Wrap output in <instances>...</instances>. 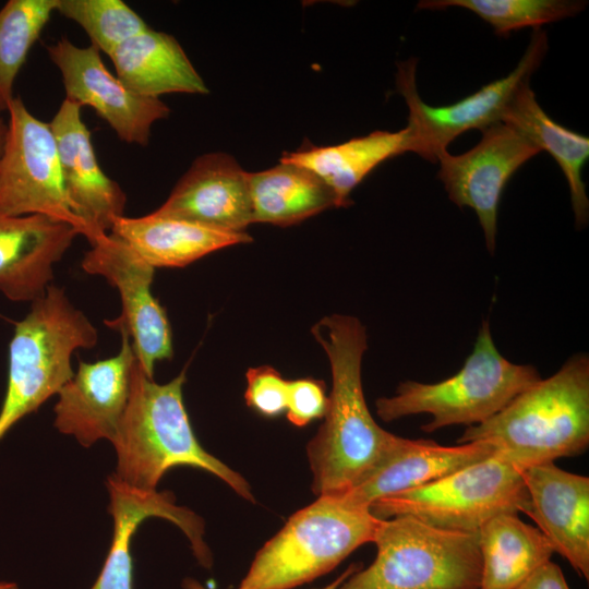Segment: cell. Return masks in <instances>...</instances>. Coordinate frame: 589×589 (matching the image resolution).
I'll use <instances>...</instances> for the list:
<instances>
[{
    "instance_id": "obj_1",
    "label": "cell",
    "mask_w": 589,
    "mask_h": 589,
    "mask_svg": "<svg viewBox=\"0 0 589 589\" xmlns=\"http://www.w3.org/2000/svg\"><path fill=\"white\" fill-rule=\"evenodd\" d=\"M312 334L332 372L324 422L306 447L312 490L317 496H338L380 464L397 435L376 423L365 402L361 366L368 337L363 324L351 315L333 314L320 320Z\"/></svg>"
},
{
    "instance_id": "obj_2",
    "label": "cell",
    "mask_w": 589,
    "mask_h": 589,
    "mask_svg": "<svg viewBox=\"0 0 589 589\" xmlns=\"http://www.w3.org/2000/svg\"><path fill=\"white\" fill-rule=\"evenodd\" d=\"M184 383V370L168 383H156L135 360L129 401L111 442L117 456L112 474L132 488L155 491L169 469L189 466L216 476L254 502L247 480L197 441L183 402Z\"/></svg>"
},
{
    "instance_id": "obj_3",
    "label": "cell",
    "mask_w": 589,
    "mask_h": 589,
    "mask_svg": "<svg viewBox=\"0 0 589 589\" xmlns=\"http://www.w3.org/2000/svg\"><path fill=\"white\" fill-rule=\"evenodd\" d=\"M486 442L524 470L582 454L589 445V358L573 356L552 376L517 395L457 443Z\"/></svg>"
},
{
    "instance_id": "obj_4",
    "label": "cell",
    "mask_w": 589,
    "mask_h": 589,
    "mask_svg": "<svg viewBox=\"0 0 589 589\" xmlns=\"http://www.w3.org/2000/svg\"><path fill=\"white\" fill-rule=\"evenodd\" d=\"M97 340V329L88 317L74 306L63 288L50 284L15 324L9 344L0 440L26 414L58 394L74 375V351L93 348Z\"/></svg>"
},
{
    "instance_id": "obj_5",
    "label": "cell",
    "mask_w": 589,
    "mask_h": 589,
    "mask_svg": "<svg viewBox=\"0 0 589 589\" xmlns=\"http://www.w3.org/2000/svg\"><path fill=\"white\" fill-rule=\"evenodd\" d=\"M382 519L342 496H317L255 554L237 589H292L334 569L373 542Z\"/></svg>"
},
{
    "instance_id": "obj_6",
    "label": "cell",
    "mask_w": 589,
    "mask_h": 589,
    "mask_svg": "<svg viewBox=\"0 0 589 589\" xmlns=\"http://www.w3.org/2000/svg\"><path fill=\"white\" fill-rule=\"evenodd\" d=\"M530 364H516L497 350L483 321L472 352L453 376L436 383L406 381L395 395L376 400V413L386 421L428 413L431 421L421 430L480 424L506 407L517 395L540 380Z\"/></svg>"
},
{
    "instance_id": "obj_7",
    "label": "cell",
    "mask_w": 589,
    "mask_h": 589,
    "mask_svg": "<svg viewBox=\"0 0 589 589\" xmlns=\"http://www.w3.org/2000/svg\"><path fill=\"white\" fill-rule=\"evenodd\" d=\"M377 552L337 589H479L482 560L478 532L428 525L412 516L382 519Z\"/></svg>"
},
{
    "instance_id": "obj_8",
    "label": "cell",
    "mask_w": 589,
    "mask_h": 589,
    "mask_svg": "<svg viewBox=\"0 0 589 589\" xmlns=\"http://www.w3.org/2000/svg\"><path fill=\"white\" fill-rule=\"evenodd\" d=\"M528 508L522 470L496 452L432 483L380 498L370 506L380 519L408 515L461 532H478L498 515L526 514Z\"/></svg>"
},
{
    "instance_id": "obj_9",
    "label": "cell",
    "mask_w": 589,
    "mask_h": 589,
    "mask_svg": "<svg viewBox=\"0 0 589 589\" xmlns=\"http://www.w3.org/2000/svg\"><path fill=\"white\" fill-rule=\"evenodd\" d=\"M548 36L533 29L529 45L516 68L506 76L483 85L477 92L445 106L425 104L416 85L417 58L398 64L397 91L408 106V152L436 163L447 146L461 133L483 130L502 122L504 113L519 88L529 83L548 51Z\"/></svg>"
},
{
    "instance_id": "obj_10",
    "label": "cell",
    "mask_w": 589,
    "mask_h": 589,
    "mask_svg": "<svg viewBox=\"0 0 589 589\" xmlns=\"http://www.w3.org/2000/svg\"><path fill=\"white\" fill-rule=\"evenodd\" d=\"M0 157V213L43 215L83 228L68 201L55 135L49 123L32 115L20 97L8 109Z\"/></svg>"
},
{
    "instance_id": "obj_11",
    "label": "cell",
    "mask_w": 589,
    "mask_h": 589,
    "mask_svg": "<svg viewBox=\"0 0 589 589\" xmlns=\"http://www.w3.org/2000/svg\"><path fill=\"white\" fill-rule=\"evenodd\" d=\"M81 267L87 274L104 277L118 290L122 312L106 324L128 333L139 364L153 377L155 364L173 356L166 311L152 292L155 268L110 232L91 244Z\"/></svg>"
},
{
    "instance_id": "obj_12",
    "label": "cell",
    "mask_w": 589,
    "mask_h": 589,
    "mask_svg": "<svg viewBox=\"0 0 589 589\" xmlns=\"http://www.w3.org/2000/svg\"><path fill=\"white\" fill-rule=\"evenodd\" d=\"M480 142L460 155L440 157L438 179L450 201L474 211L488 250L496 242L502 192L510 177L541 151L514 127L497 122L482 131Z\"/></svg>"
},
{
    "instance_id": "obj_13",
    "label": "cell",
    "mask_w": 589,
    "mask_h": 589,
    "mask_svg": "<svg viewBox=\"0 0 589 589\" xmlns=\"http://www.w3.org/2000/svg\"><path fill=\"white\" fill-rule=\"evenodd\" d=\"M59 69L65 99L91 106L122 141L145 146L152 125L170 113L159 98L141 96L111 74L94 47H79L67 37L47 47Z\"/></svg>"
},
{
    "instance_id": "obj_14",
    "label": "cell",
    "mask_w": 589,
    "mask_h": 589,
    "mask_svg": "<svg viewBox=\"0 0 589 589\" xmlns=\"http://www.w3.org/2000/svg\"><path fill=\"white\" fill-rule=\"evenodd\" d=\"M118 330L122 339L119 352L96 362L80 361L57 394L53 425L84 447L103 438L113 441L129 401L136 357L128 333Z\"/></svg>"
},
{
    "instance_id": "obj_15",
    "label": "cell",
    "mask_w": 589,
    "mask_h": 589,
    "mask_svg": "<svg viewBox=\"0 0 589 589\" xmlns=\"http://www.w3.org/2000/svg\"><path fill=\"white\" fill-rule=\"evenodd\" d=\"M81 108L64 98L49 125L68 201L82 224V236L93 244L109 233L117 218L124 216L127 195L100 168Z\"/></svg>"
},
{
    "instance_id": "obj_16",
    "label": "cell",
    "mask_w": 589,
    "mask_h": 589,
    "mask_svg": "<svg viewBox=\"0 0 589 589\" xmlns=\"http://www.w3.org/2000/svg\"><path fill=\"white\" fill-rule=\"evenodd\" d=\"M155 212L213 229L245 232L253 224L250 172L226 153L204 154Z\"/></svg>"
},
{
    "instance_id": "obj_17",
    "label": "cell",
    "mask_w": 589,
    "mask_h": 589,
    "mask_svg": "<svg viewBox=\"0 0 589 589\" xmlns=\"http://www.w3.org/2000/svg\"><path fill=\"white\" fill-rule=\"evenodd\" d=\"M106 484L113 536L103 569L91 589H132L131 541L139 526L149 517L165 518L179 527L197 561L205 567L212 565L203 519L188 507L178 506L171 492L139 490L113 474Z\"/></svg>"
},
{
    "instance_id": "obj_18",
    "label": "cell",
    "mask_w": 589,
    "mask_h": 589,
    "mask_svg": "<svg viewBox=\"0 0 589 589\" xmlns=\"http://www.w3.org/2000/svg\"><path fill=\"white\" fill-rule=\"evenodd\" d=\"M529 495L526 513L551 543L586 580L589 579V478L554 462L522 470Z\"/></svg>"
},
{
    "instance_id": "obj_19",
    "label": "cell",
    "mask_w": 589,
    "mask_h": 589,
    "mask_svg": "<svg viewBox=\"0 0 589 589\" xmlns=\"http://www.w3.org/2000/svg\"><path fill=\"white\" fill-rule=\"evenodd\" d=\"M80 233L43 215L0 213V292L13 302L44 296L59 262Z\"/></svg>"
},
{
    "instance_id": "obj_20",
    "label": "cell",
    "mask_w": 589,
    "mask_h": 589,
    "mask_svg": "<svg viewBox=\"0 0 589 589\" xmlns=\"http://www.w3.org/2000/svg\"><path fill=\"white\" fill-rule=\"evenodd\" d=\"M495 452L486 442L444 446L431 440L397 436L380 464L340 496L353 505L370 508L380 498L432 483Z\"/></svg>"
},
{
    "instance_id": "obj_21",
    "label": "cell",
    "mask_w": 589,
    "mask_h": 589,
    "mask_svg": "<svg viewBox=\"0 0 589 589\" xmlns=\"http://www.w3.org/2000/svg\"><path fill=\"white\" fill-rule=\"evenodd\" d=\"M147 264L184 267L220 249L248 243L247 232H228L153 212L142 217L121 216L110 229Z\"/></svg>"
},
{
    "instance_id": "obj_22",
    "label": "cell",
    "mask_w": 589,
    "mask_h": 589,
    "mask_svg": "<svg viewBox=\"0 0 589 589\" xmlns=\"http://www.w3.org/2000/svg\"><path fill=\"white\" fill-rule=\"evenodd\" d=\"M109 57L117 77L141 96L208 93L180 44L167 33L148 28L125 40Z\"/></svg>"
},
{
    "instance_id": "obj_23",
    "label": "cell",
    "mask_w": 589,
    "mask_h": 589,
    "mask_svg": "<svg viewBox=\"0 0 589 589\" xmlns=\"http://www.w3.org/2000/svg\"><path fill=\"white\" fill-rule=\"evenodd\" d=\"M408 143L407 127L397 132L374 131L336 145L302 146L284 153L280 161L313 171L333 190L339 207L348 206L351 191L378 165L407 153Z\"/></svg>"
},
{
    "instance_id": "obj_24",
    "label": "cell",
    "mask_w": 589,
    "mask_h": 589,
    "mask_svg": "<svg viewBox=\"0 0 589 589\" xmlns=\"http://www.w3.org/2000/svg\"><path fill=\"white\" fill-rule=\"evenodd\" d=\"M502 122L517 129L555 159L568 183L576 226L585 227L589 218V200L581 170L589 157V139L553 121L539 106L529 83L516 93Z\"/></svg>"
},
{
    "instance_id": "obj_25",
    "label": "cell",
    "mask_w": 589,
    "mask_h": 589,
    "mask_svg": "<svg viewBox=\"0 0 589 589\" xmlns=\"http://www.w3.org/2000/svg\"><path fill=\"white\" fill-rule=\"evenodd\" d=\"M478 537L482 560L479 589H517L555 553L544 534L517 514L492 518Z\"/></svg>"
},
{
    "instance_id": "obj_26",
    "label": "cell",
    "mask_w": 589,
    "mask_h": 589,
    "mask_svg": "<svg viewBox=\"0 0 589 589\" xmlns=\"http://www.w3.org/2000/svg\"><path fill=\"white\" fill-rule=\"evenodd\" d=\"M253 224L290 226L327 208L339 207L333 190L313 171L280 161L250 172Z\"/></svg>"
},
{
    "instance_id": "obj_27",
    "label": "cell",
    "mask_w": 589,
    "mask_h": 589,
    "mask_svg": "<svg viewBox=\"0 0 589 589\" xmlns=\"http://www.w3.org/2000/svg\"><path fill=\"white\" fill-rule=\"evenodd\" d=\"M57 4L58 0H10L0 10V113L8 112L15 77Z\"/></svg>"
},
{
    "instance_id": "obj_28",
    "label": "cell",
    "mask_w": 589,
    "mask_h": 589,
    "mask_svg": "<svg viewBox=\"0 0 589 589\" xmlns=\"http://www.w3.org/2000/svg\"><path fill=\"white\" fill-rule=\"evenodd\" d=\"M586 1L575 0H425L418 9H467L490 24L496 35L508 36L524 27L540 28L581 12Z\"/></svg>"
},
{
    "instance_id": "obj_29",
    "label": "cell",
    "mask_w": 589,
    "mask_h": 589,
    "mask_svg": "<svg viewBox=\"0 0 589 589\" xmlns=\"http://www.w3.org/2000/svg\"><path fill=\"white\" fill-rule=\"evenodd\" d=\"M56 11L77 23L91 38L92 46L108 56L125 40L149 28L121 0H58Z\"/></svg>"
},
{
    "instance_id": "obj_30",
    "label": "cell",
    "mask_w": 589,
    "mask_h": 589,
    "mask_svg": "<svg viewBox=\"0 0 589 589\" xmlns=\"http://www.w3.org/2000/svg\"><path fill=\"white\" fill-rule=\"evenodd\" d=\"M288 381L272 366L262 365L247 372V405L257 413L273 418L287 408Z\"/></svg>"
},
{
    "instance_id": "obj_31",
    "label": "cell",
    "mask_w": 589,
    "mask_h": 589,
    "mask_svg": "<svg viewBox=\"0 0 589 589\" xmlns=\"http://www.w3.org/2000/svg\"><path fill=\"white\" fill-rule=\"evenodd\" d=\"M327 396L323 382L314 378L288 381L287 418L296 426H304L323 418Z\"/></svg>"
},
{
    "instance_id": "obj_32",
    "label": "cell",
    "mask_w": 589,
    "mask_h": 589,
    "mask_svg": "<svg viewBox=\"0 0 589 589\" xmlns=\"http://www.w3.org/2000/svg\"><path fill=\"white\" fill-rule=\"evenodd\" d=\"M517 589H570L560 566L546 562L529 576Z\"/></svg>"
},
{
    "instance_id": "obj_33",
    "label": "cell",
    "mask_w": 589,
    "mask_h": 589,
    "mask_svg": "<svg viewBox=\"0 0 589 589\" xmlns=\"http://www.w3.org/2000/svg\"><path fill=\"white\" fill-rule=\"evenodd\" d=\"M361 568V564H351L344 573H341L334 581L327 586L318 589H337L348 577L358 572Z\"/></svg>"
},
{
    "instance_id": "obj_34",
    "label": "cell",
    "mask_w": 589,
    "mask_h": 589,
    "mask_svg": "<svg viewBox=\"0 0 589 589\" xmlns=\"http://www.w3.org/2000/svg\"><path fill=\"white\" fill-rule=\"evenodd\" d=\"M5 134H7V124L3 122V120L0 117V157L2 155L4 142H5Z\"/></svg>"
},
{
    "instance_id": "obj_35",
    "label": "cell",
    "mask_w": 589,
    "mask_h": 589,
    "mask_svg": "<svg viewBox=\"0 0 589 589\" xmlns=\"http://www.w3.org/2000/svg\"><path fill=\"white\" fill-rule=\"evenodd\" d=\"M0 589H20L15 582L0 581Z\"/></svg>"
}]
</instances>
